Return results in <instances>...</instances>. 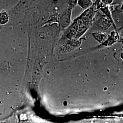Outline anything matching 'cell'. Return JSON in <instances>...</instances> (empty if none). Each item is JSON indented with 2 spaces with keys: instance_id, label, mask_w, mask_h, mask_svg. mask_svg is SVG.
Returning a JSON list of instances; mask_svg holds the SVG:
<instances>
[{
  "instance_id": "8",
  "label": "cell",
  "mask_w": 123,
  "mask_h": 123,
  "mask_svg": "<svg viewBox=\"0 0 123 123\" xmlns=\"http://www.w3.org/2000/svg\"><path fill=\"white\" fill-rule=\"evenodd\" d=\"M122 9H123V6H122Z\"/></svg>"
},
{
  "instance_id": "1",
  "label": "cell",
  "mask_w": 123,
  "mask_h": 123,
  "mask_svg": "<svg viewBox=\"0 0 123 123\" xmlns=\"http://www.w3.org/2000/svg\"><path fill=\"white\" fill-rule=\"evenodd\" d=\"M95 3L89 9L86 10L79 17L75 19L78 25V30L75 38L79 39L84 34L91 25L92 19L96 13Z\"/></svg>"
},
{
  "instance_id": "2",
  "label": "cell",
  "mask_w": 123,
  "mask_h": 123,
  "mask_svg": "<svg viewBox=\"0 0 123 123\" xmlns=\"http://www.w3.org/2000/svg\"><path fill=\"white\" fill-rule=\"evenodd\" d=\"M96 18V22L100 26L104 29H107L110 26L111 22L110 19L105 15L98 14Z\"/></svg>"
},
{
  "instance_id": "7",
  "label": "cell",
  "mask_w": 123,
  "mask_h": 123,
  "mask_svg": "<svg viewBox=\"0 0 123 123\" xmlns=\"http://www.w3.org/2000/svg\"><path fill=\"white\" fill-rule=\"evenodd\" d=\"M102 1L104 4L106 5L110 4L112 1H110V0H102Z\"/></svg>"
},
{
  "instance_id": "5",
  "label": "cell",
  "mask_w": 123,
  "mask_h": 123,
  "mask_svg": "<svg viewBox=\"0 0 123 123\" xmlns=\"http://www.w3.org/2000/svg\"><path fill=\"white\" fill-rule=\"evenodd\" d=\"M78 4L82 9L86 11L92 6V2L91 0H79Z\"/></svg>"
},
{
  "instance_id": "4",
  "label": "cell",
  "mask_w": 123,
  "mask_h": 123,
  "mask_svg": "<svg viewBox=\"0 0 123 123\" xmlns=\"http://www.w3.org/2000/svg\"><path fill=\"white\" fill-rule=\"evenodd\" d=\"M94 38L100 43H103L104 41L107 39V34L102 32H95L92 33Z\"/></svg>"
},
{
  "instance_id": "6",
  "label": "cell",
  "mask_w": 123,
  "mask_h": 123,
  "mask_svg": "<svg viewBox=\"0 0 123 123\" xmlns=\"http://www.w3.org/2000/svg\"><path fill=\"white\" fill-rule=\"evenodd\" d=\"M8 16L6 12H2L0 14V22L1 24H5L7 22Z\"/></svg>"
},
{
  "instance_id": "3",
  "label": "cell",
  "mask_w": 123,
  "mask_h": 123,
  "mask_svg": "<svg viewBox=\"0 0 123 123\" xmlns=\"http://www.w3.org/2000/svg\"><path fill=\"white\" fill-rule=\"evenodd\" d=\"M78 30V23L75 20L73 23L67 29L66 31V36L69 38H73L74 37L75 38Z\"/></svg>"
}]
</instances>
